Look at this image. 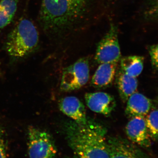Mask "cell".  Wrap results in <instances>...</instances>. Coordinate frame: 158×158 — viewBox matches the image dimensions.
<instances>
[{
  "label": "cell",
  "instance_id": "cell-4",
  "mask_svg": "<svg viewBox=\"0 0 158 158\" xmlns=\"http://www.w3.org/2000/svg\"><path fill=\"white\" fill-rule=\"evenodd\" d=\"M28 151L29 158H54L57 152L51 135L34 127L28 131Z\"/></svg>",
  "mask_w": 158,
  "mask_h": 158
},
{
  "label": "cell",
  "instance_id": "cell-18",
  "mask_svg": "<svg viewBox=\"0 0 158 158\" xmlns=\"http://www.w3.org/2000/svg\"><path fill=\"white\" fill-rule=\"evenodd\" d=\"M148 52L153 69L158 71V44L149 46Z\"/></svg>",
  "mask_w": 158,
  "mask_h": 158
},
{
  "label": "cell",
  "instance_id": "cell-9",
  "mask_svg": "<svg viewBox=\"0 0 158 158\" xmlns=\"http://www.w3.org/2000/svg\"><path fill=\"white\" fill-rule=\"evenodd\" d=\"M59 110L73 121L81 125H87L91 121L87 117L85 106L77 98L65 97L59 101Z\"/></svg>",
  "mask_w": 158,
  "mask_h": 158
},
{
  "label": "cell",
  "instance_id": "cell-3",
  "mask_svg": "<svg viewBox=\"0 0 158 158\" xmlns=\"http://www.w3.org/2000/svg\"><path fill=\"white\" fill-rule=\"evenodd\" d=\"M39 42V34L36 26L30 20L23 19L8 34L5 48L10 56L19 59L34 52Z\"/></svg>",
  "mask_w": 158,
  "mask_h": 158
},
{
  "label": "cell",
  "instance_id": "cell-16",
  "mask_svg": "<svg viewBox=\"0 0 158 158\" xmlns=\"http://www.w3.org/2000/svg\"><path fill=\"white\" fill-rule=\"evenodd\" d=\"M145 120L152 140L158 141V110L150 111L146 116Z\"/></svg>",
  "mask_w": 158,
  "mask_h": 158
},
{
  "label": "cell",
  "instance_id": "cell-11",
  "mask_svg": "<svg viewBox=\"0 0 158 158\" xmlns=\"http://www.w3.org/2000/svg\"><path fill=\"white\" fill-rule=\"evenodd\" d=\"M125 113L128 118L144 117L152 107V102L142 94L135 92L128 99Z\"/></svg>",
  "mask_w": 158,
  "mask_h": 158
},
{
  "label": "cell",
  "instance_id": "cell-17",
  "mask_svg": "<svg viewBox=\"0 0 158 158\" xmlns=\"http://www.w3.org/2000/svg\"><path fill=\"white\" fill-rule=\"evenodd\" d=\"M145 15L148 19L158 20V0H151Z\"/></svg>",
  "mask_w": 158,
  "mask_h": 158
},
{
  "label": "cell",
  "instance_id": "cell-15",
  "mask_svg": "<svg viewBox=\"0 0 158 158\" xmlns=\"http://www.w3.org/2000/svg\"><path fill=\"white\" fill-rule=\"evenodd\" d=\"M19 0L0 1V30L9 25L16 13Z\"/></svg>",
  "mask_w": 158,
  "mask_h": 158
},
{
  "label": "cell",
  "instance_id": "cell-5",
  "mask_svg": "<svg viewBox=\"0 0 158 158\" xmlns=\"http://www.w3.org/2000/svg\"><path fill=\"white\" fill-rule=\"evenodd\" d=\"M90 77L89 61L83 57L64 69L61 80V90L71 92L86 85Z\"/></svg>",
  "mask_w": 158,
  "mask_h": 158
},
{
  "label": "cell",
  "instance_id": "cell-1",
  "mask_svg": "<svg viewBox=\"0 0 158 158\" xmlns=\"http://www.w3.org/2000/svg\"><path fill=\"white\" fill-rule=\"evenodd\" d=\"M64 134L69 146L78 158H109L106 130L91 120L81 125L73 120L65 123Z\"/></svg>",
  "mask_w": 158,
  "mask_h": 158
},
{
  "label": "cell",
  "instance_id": "cell-19",
  "mask_svg": "<svg viewBox=\"0 0 158 158\" xmlns=\"http://www.w3.org/2000/svg\"><path fill=\"white\" fill-rule=\"evenodd\" d=\"M3 134L0 128V158H7L6 142Z\"/></svg>",
  "mask_w": 158,
  "mask_h": 158
},
{
  "label": "cell",
  "instance_id": "cell-13",
  "mask_svg": "<svg viewBox=\"0 0 158 158\" xmlns=\"http://www.w3.org/2000/svg\"><path fill=\"white\" fill-rule=\"evenodd\" d=\"M116 77L119 96L122 101L126 102L129 98L136 92L138 87V79L127 75L120 69L116 73Z\"/></svg>",
  "mask_w": 158,
  "mask_h": 158
},
{
  "label": "cell",
  "instance_id": "cell-12",
  "mask_svg": "<svg viewBox=\"0 0 158 158\" xmlns=\"http://www.w3.org/2000/svg\"><path fill=\"white\" fill-rule=\"evenodd\" d=\"M117 63L100 64L91 80V85L97 89H104L112 85L116 73Z\"/></svg>",
  "mask_w": 158,
  "mask_h": 158
},
{
  "label": "cell",
  "instance_id": "cell-20",
  "mask_svg": "<svg viewBox=\"0 0 158 158\" xmlns=\"http://www.w3.org/2000/svg\"><path fill=\"white\" fill-rule=\"evenodd\" d=\"M67 158H78L77 157V156H74L73 157H68Z\"/></svg>",
  "mask_w": 158,
  "mask_h": 158
},
{
  "label": "cell",
  "instance_id": "cell-2",
  "mask_svg": "<svg viewBox=\"0 0 158 158\" xmlns=\"http://www.w3.org/2000/svg\"><path fill=\"white\" fill-rule=\"evenodd\" d=\"M87 0H42L39 21L46 32L55 34L77 21L85 11Z\"/></svg>",
  "mask_w": 158,
  "mask_h": 158
},
{
  "label": "cell",
  "instance_id": "cell-21",
  "mask_svg": "<svg viewBox=\"0 0 158 158\" xmlns=\"http://www.w3.org/2000/svg\"><path fill=\"white\" fill-rule=\"evenodd\" d=\"M156 102H157V105L158 106V96L157 98Z\"/></svg>",
  "mask_w": 158,
  "mask_h": 158
},
{
  "label": "cell",
  "instance_id": "cell-6",
  "mask_svg": "<svg viewBox=\"0 0 158 158\" xmlns=\"http://www.w3.org/2000/svg\"><path fill=\"white\" fill-rule=\"evenodd\" d=\"M121 58L118 43V31L116 26L111 25L106 35L99 42L96 51L97 63H118Z\"/></svg>",
  "mask_w": 158,
  "mask_h": 158
},
{
  "label": "cell",
  "instance_id": "cell-10",
  "mask_svg": "<svg viewBox=\"0 0 158 158\" xmlns=\"http://www.w3.org/2000/svg\"><path fill=\"white\" fill-rule=\"evenodd\" d=\"M85 99L86 104L91 111L105 116L110 115L116 107L114 97L105 92L86 93Z\"/></svg>",
  "mask_w": 158,
  "mask_h": 158
},
{
  "label": "cell",
  "instance_id": "cell-14",
  "mask_svg": "<svg viewBox=\"0 0 158 158\" xmlns=\"http://www.w3.org/2000/svg\"><path fill=\"white\" fill-rule=\"evenodd\" d=\"M120 68L127 75L137 77L144 67V57L138 56H127L120 59Z\"/></svg>",
  "mask_w": 158,
  "mask_h": 158
},
{
  "label": "cell",
  "instance_id": "cell-8",
  "mask_svg": "<svg viewBox=\"0 0 158 158\" xmlns=\"http://www.w3.org/2000/svg\"><path fill=\"white\" fill-rule=\"evenodd\" d=\"M125 131L129 140L134 144L144 148H148L151 146L152 139L144 117L131 118L126 126Z\"/></svg>",
  "mask_w": 158,
  "mask_h": 158
},
{
  "label": "cell",
  "instance_id": "cell-7",
  "mask_svg": "<svg viewBox=\"0 0 158 158\" xmlns=\"http://www.w3.org/2000/svg\"><path fill=\"white\" fill-rule=\"evenodd\" d=\"M109 158H150L133 142L120 136L107 138Z\"/></svg>",
  "mask_w": 158,
  "mask_h": 158
}]
</instances>
